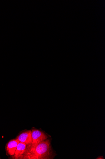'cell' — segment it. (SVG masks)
<instances>
[{"mask_svg": "<svg viewBox=\"0 0 105 159\" xmlns=\"http://www.w3.org/2000/svg\"><path fill=\"white\" fill-rule=\"evenodd\" d=\"M96 159H103L104 158V157L103 156H99V157H98Z\"/></svg>", "mask_w": 105, "mask_h": 159, "instance_id": "6", "label": "cell"}, {"mask_svg": "<svg viewBox=\"0 0 105 159\" xmlns=\"http://www.w3.org/2000/svg\"><path fill=\"white\" fill-rule=\"evenodd\" d=\"M19 142L24 143L27 146L32 143V131L30 130H26L20 134L16 138Z\"/></svg>", "mask_w": 105, "mask_h": 159, "instance_id": "3", "label": "cell"}, {"mask_svg": "<svg viewBox=\"0 0 105 159\" xmlns=\"http://www.w3.org/2000/svg\"><path fill=\"white\" fill-rule=\"evenodd\" d=\"M55 156L49 139L27 146L24 153L19 159H51Z\"/></svg>", "mask_w": 105, "mask_h": 159, "instance_id": "1", "label": "cell"}, {"mask_svg": "<svg viewBox=\"0 0 105 159\" xmlns=\"http://www.w3.org/2000/svg\"><path fill=\"white\" fill-rule=\"evenodd\" d=\"M19 142V141L16 139L10 140L6 143V150L7 156L14 155Z\"/></svg>", "mask_w": 105, "mask_h": 159, "instance_id": "4", "label": "cell"}, {"mask_svg": "<svg viewBox=\"0 0 105 159\" xmlns=\"http://www.w3.org/2000/svg\"><path fill=\"white\" fill-rule=\"evenodd\" d=\"M27 147L24 143L19 142L18 144L16 150L14 155L10 156V159H19V158L25 153Z\"/></svg>", "mask_w": 105, "mask_h": 159, "instance_id": "5", "label": "cell"}, {"mask_svg": "<svg viewBox=\"0 0 105 159\" xmlns=\"http://www.w3.org/2000/svg\"><path fill=\"white\" fill-rule=\"evenodd\" d=\"M32 143L35 144L46 140L48 138L47 135L43 132L36 129H32Z\"/></svg>", "mask_w": 105, "mask_h": 159, "instance_id": "2", "label": "cell"}]
</instances>
